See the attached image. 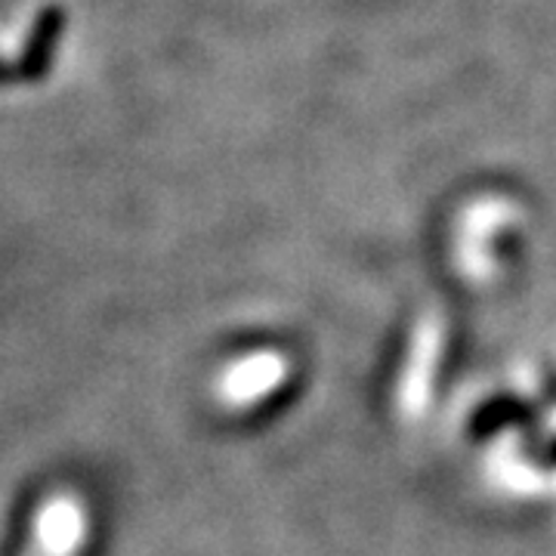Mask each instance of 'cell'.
<instances>
[{
	"instance_id": "obj_1",
	"label": "cell",
	"mask_w": 556,
	"mask_h": 556,
	"mask_svg": "<svg viewBox=\"0 0 556 556\" xmlns=\"http://www.w3.org/2000/svg\"><path fill=\"white\" fill-rule=\"evenodd\" d=\"M532 420H535V408L529 402H519L517 396H495L470 417V437L482 442L497 437L507 427H529Z\"/></svg>"
},
{
	"instance_id": "obj_2",
	"label": "cell",
	"mask_w": 556,
	"mask_h": 556,
	"mask_svg": "<svg viewBox=\"0 0 556 556\" xmlns=\"http://www.w3.org/2000/svg\"><path fill=\"white\" fill-rule=\"evenodd\" d=\"M544 455H547V464H556V439L544 448Z\"/></svg>"
}]
</instances>
